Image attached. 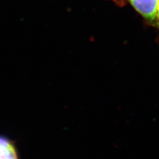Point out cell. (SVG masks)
Wrapping results in <instances>:
<instances>
[{
  "label": "cell",
  "mask_w": 159,
  "mask_h": 159,
  "mask_svg": "<svg viewBox=\"0 0 159 159\" xmlns=\"http://www.w3.org/2000/svg\"><path fill=\"white\" fill-rule=\"evenodd\" d=\"M147 22L156 27L159 0H127Z\"/></svg>",
  "instance_id": "1"
},
{
  "label": "cell",
  "mask_w": 159,
  "mask_h": 159,
  "mask_svg": "<svg viewBox=\"0 0 159 159\" xmlns=\"http://www.w3.org/2000/svg\"><path fill=\"white\" fill-rule=\"evenodd\" d=\"M0 159H19L16 144L2 135H0Z\"/></svg>",
  "instance_id": "2"
},
{
  "label": "cell",
  "mask_w": 159,
  "mask_h": 159,
  "mask_svg": "<svg viewBox=\"0 0 159 159\" xmlns=\"http://www.w3.org/2000/svg\"><path fill=\"white\" fill-rule=\"evenodd\" d=\"M111 1L114 2L116 3H117L118 5H123L124 3H125L127 0H111Z\"/></svg>",
  "instance_id": "3"
},
{
  "label": "cell",
  "mask_w": 159,
  "mask_h": 159,
  "mask_svg": "<svg viewBox=\"0 0 159 159\" xmlns=\"http://www.w3.org/2000/svg\"><path fill=\"white\" fill-rule=\"evenodd\" d=\"M157 27L159 29V2H158V14H157Z\"/></svg>",
  "instance_id": "4"
}]
</instances>
